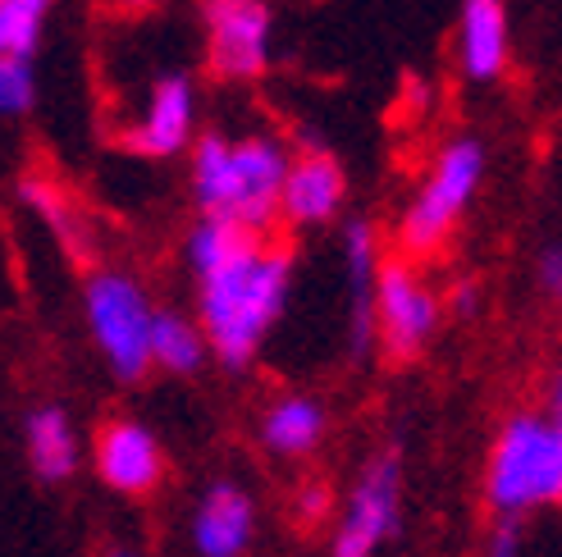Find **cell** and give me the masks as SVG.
Masks as SVG:
<instances>
[{
    "label": "cell",
    "mask_w": 562,
    "mask_h": 557,
    "mask_svg": "<svg viewBox=\"0 0 562 557\" xmlns=\"http://www.w3.org/2000/svg\"><path fill=\"white\" fill-rule=\"evenodd\" d=\"M183 265L196 288L202 320L220 366L243 371L261 356L293 293V257L270 234L196 215L183 238Z\"/></svg>",
    "instance_id": "1"
},
{
    "label": "cell",
    "mask_w": 562,
    "mask_h": 557,
    "mask_svg": "<svg viewBox=\"0 0 562 557\" xmlns=\"http://www.w3.org/2000/svg\"><path fill=\"white\" fill-rule=\"evenodd\" d=\"M485 508L494 516H526L562 508V425L549 407L513 411L485 457Z\"/></svg>",
    "instance_id": "3"
},
{
    "label": "cell",
    "mask_w": 562,
    "mask_h": 557,
    "mask_svg": "<svg viewBox=\"0 0 562 557\" xmlns=\"http://www.w3.org/2000/svg\"><path fill=\"white\" fill-rule=\"evenodd\" d=\"M60 0H0V55H33L46 42V27Z\"/></svg>",
    "instance_id": "19"
},
{
    "label": "cell",
    "mask_w": 562,
    "mask_h": 557,
    "mask_svg": "<svg viewBox=\"0 0 562 557\" xmlns=\"http://www.w3.org/2000/svg\"><path fill=\"white\" fill-rule=\"evenodd\" d=\"M325 439V407L306 394H284L261 411V443L274 457H306L316 453Z\"/></svg>",
    "instance_id": "16"
},
{
    "label": "cell",
    "mask_w": 562,
    "mask_h": 557,
    "mask_svg": "<svg viewBox=\"0 0 562 557\" xmlns=\"http://www.w3.org/2000/svg\"><path fill=\"white\" fill-rule=\"evenodd\" d=\"M92 462H97V476L128 498H143L160 485L165 476V453H160V439L143 425V421H110L101 425L97 443H92Z\"/></svg>",
    "instance_id": "13"
},
{
    "label": "cell",
    "mask_w": 562,
    "mask_h": 557,
    "mask_svg": "<svg viewBox=\"0 0 562 557\" xmlns=\"http://www.w3.org/2000/svg\"><path fill=\"white\" fill-rule=\"evenodd\" d=\"M202 55L220 82H257L274 65L270 0H202Z\"/></svg>",
    "instance_id": "6"
},
{
    "label": "cell",
    "mask_w": 562,
    "mask_h": 557,
    "mask_svg": "<svg viewBox=\"0 0 562 557\" xmlns=\"http://www.w3.org/2000/svg\"><path fill=\"white\" fill-rule=\"evenodd\" d=\"M513 65V19L503 0H458L453 69L471 88H490Z\"/></svg>",
    "instance_id": "11"
},
{
    "label": "cell",
    "mask_w": 562,
    "mask_h": 557,
    "mask_svg": "<svg viewBox=\"0 0 562 557\" xmlns=\"http://www.w3.org/2000/svg\"><path fill=\"white\" fill-rule=\"evenodd\" d=\"M37 110V69L27 55H0V115L23 120Z\"/></svg>",
    "instance_id": "21"
},
{
    "label": "cell",
    "mask_w": 562,
    "mask_h": 557,
    "mask_svg": "<svg viewBox=\"0 0 562 557\" xmlns=\"http://www.w3.org/2000/svg\"><path fill=\"white\" fill-rule=\"evenodd\" d=\"M443 306H448V311H453L458 320H471L475 311H481V284H475V278H458V284L448 288Z\"/></svg>",
    "instance_id": "24"
},
{
    "label": "cell",
    "mask_w": 562,
    "mask_h": 557,
    "mask_svg": "<svg viewBox=\"0 0 562 557\" xmlns=\"http://www.w3.org/2000/svg\"><path fill=\"white\" fill-rule=\"evenodd\" d=\"M115 10H124V14H147V10H156L160 0H110Z\"/></svg>",
    "instance_id": "25"
},
{
    "label": "cell",
    "mask_w": 562,
    "mask_h": 557,
    "mask_svg": "<svg viewBox=\"0 0 562 557\" xmlns=\"http://www.w3.org/2000/svg\"><path fill=\"white\" fill-rule=\"evenodd\" d=\"M215 352L202 320H192L183 311H156V329H151V361L165 375H196Z\"/></svg>",
    "instance_id": "18"
},
{
    "label": "cell",
    "mask_w": 562,
    "mask_h": 557,
    "mask_svg": "<svg viewBox=\"0 0 562 557\" xmlns=\"http://www.w3.org/2000/svg\"><path fill=\"white\" fill-rule=\"evenodd\" d=\"M293 151L279 133H202L188 151V192L196 215L270 234L279 225Z\"/></svg>",
    "instance_id": "2"
},
{
    "label": "cell",
    "mask_w": 562,
    "mask_h": 557,
    "mask_svg": "<svg viewBox=\"0 0 562 557\" xmlns=\"http://www.w3.org/2000/svg\"><path fill=\"white\" fill-rule=\"evenodd\" d=\"M19 197H23L27 211H37V215L46 219L55 238L69 242L74 252H78V247H82V234H78V219H74V211H69V202H65V192H60V187H55L50 179H23V183H19Z\"/></svg>",
    "instance_id": "20"
},
{
    "label": "cell",
    "mask_w": 562,
    "mask_h": 557,
    "mask_svg": "<svg viewBox=\"0 0 562 557\" xmlns=\"http://www.w3.org/2000/svg\"><path fill=\"white\" fill-rule=\"evenodd\" d=\"M348 206V170L329 151L306 147L293 151L289 179H284V202H279V225L293 234L325 229L344 215Z\"/></svg>",
    "instance_id": "10"
},
{
    "label": "cell",
    "mask_w": 562,
    "mask_h": 557,
    "mask_svg": "<svg viewBox=\"0 0 562 557\" xmlns=\"http://www.w3.org/2000/svg\"><path fill=\"white\" fill-rule=\"evenodd\" d=\"M329 512H334V493L325 485H302L297 489V503H293L297 525H321V521H329Z\"/></svg>",
    "instance_id": "23"
},
{
    "label": "cell",
    "mask_w": 562,
    "mask_h": 557,
    "mask_svg": "<svg viewBox=\"0 0 562 557\" xmlns=\"http://www.w3.org/2000/svg\"><path fill=\"white\" fill-rule=\"evenodd\" d=\"M549 411L558 416V425H562V375L549 384Z\"/></svg>",
    "instance_id": "26"
},
{
    "label": "cell",
    "mask_w": 562,
    "mask_h": 557,
    "mask_svg": "<svg viewBox=\"0 0 562 557\" xmlns=\"http://www.w3.org/2000/svg\"><path fill=\"white\" fill-rule=\"evenodd\" d=\"M398 503H403V470L398 457H371L352 480L344 503V521L334 525L329 557H375L380 544L398 531Z\"/></svg>",
    "instance_id": "9"
},
{
    "label": "cell",
    "mask_w": 562,
    "mask_h": 557,
    "mask_svg": "<svg viewBox=\"0 0 562 557\" xmlns=\"http://www.w3.org/2000/svg\"><path fill=\"white\" fill-rule=\"evenodd\" d=\"M339 265H344V288H348V343L361 356L380 343L375 288H380V270H384V242L371 219H348L344 225Z\"/></svg>",
    "instance_id": "12"
},
{
    "label": "cell",
    "mask_w": 562,
    "mask_h": 557,
    "mask_svg": "<svg viewBox=\"0 0 562 557\" xmlns=\"http://www.w3.org/2000/svg\"><path fill=\"white\" fill-rule=\"evenodd\" d=\"M443 316V297L430 288V278L416 270V257L384 261L380 288H375V325L380 348L393 361H416L435 339Z\"/></svg>",
    "instance_id": "8"
},
{
    "label": "cell",
    "mask_w": 562,
    "mask_h": 557,
    "mask_svg": "<svg viewBox=\"0 0 562 557\" xmlns=\"http://www.w3.org/2000/svg\"><path fill=\"white\" fill-rule=\"evenodd\" d=\"M192 553L196 557H243L257 539V503L234 480H215L192 508Z\"/></svg>",
    "instance_id": "14"
},
{
    "label": "cell",
    "mask_w": 562,
    "mask_h": 557,
    "mask_svg": "<svg viewBox=\"0 0 562 557\" xmlns=\"http://www.w3.org/2000/svg\"><path fill=\"white\" fill-rule=\"evenodd\" d=\"M23 453H27V466H33L37 480H46V485L74 480V470L82 462V448H78V430L65 416V407H33L27 411Z\"/></svg>",
    "instance_id": "15"
},
{
    "label": "cell",
    "mask_w": 562,
    "mask_h": 557,
    "mask_svg": "<svg viewBox=\"0 0 562 557\" xmlns=\"http://www.w3.org/2000/svg\"><path fill=\"white\" fill-rule=\"evenodd\" d=\"M110 557H133V553H110Z\"/></svg>",
    "instance_id": "27"
},
{
    "label": "cell",
    "mask_w": 562,
    "mask_h": 557,
    "mask_svg": "<svg viewBox=\"0 0 562 557\" xmlns=\"http://www.w3.org/2000/svg\"><path fill=\"white\" fill-rule=\"evenodd\" d=\"M562 508L526 512V516H494L485 535V557H562Z\"/></svg>",
    "instance_id": "17"
},
{
    "label": "cell",
    "mask_w": 562,
    "mask_h": 557,
    "mask_svg": "<svg viewBox=\"0 0 562 557\" xmlns=\"http://www.w3.org/2000/svg\"><path fill=\"white\" fill-rule=\"evenodd\" d=\"M490 170V151L481 137L458 133L430 156V164L412 183L407 202L393 219V238H398L403 257H435L448 238L458 234L467 211L481 197V183Z\"/></svg>",
    "instance_id": "4"
},
{
    "label": "cell",
    "mask_w": 562,
    "mask_h": 557,
    "mask_svg": "<svg viewBox=\"0 0 562 557\" xmlns=\"http://www.w3.org/2000/svg\"><path fill=\"white\" fill-rule=\"evenodd\" d=\"M536 284H540V293L549 302L562 306V238L540 247V257H536Z\"/></svg>",
    "instance_id": "22"
},
{
    "label": "cell",
    "mask_w": 562,
    "mask_h": 557,
    "mask_svg": "<svg viewBox=\"0 0 562 557\" xmlns=\"http://www.w3.org/2000/svg\"><path fill=\"white\" fill-rule=\"evenodd\" d=\"M156 311L160 306L128 270H92L88 274V284H82V320H88L92 343L115 379L137 384L156 366L151 361Z\"/></svg>",
    "instance_id": "5"
},
{
    "label": "cell",
    "mask_w": 562,
    "mask_h": 557,
    "mask_svg": "<svg viewBox=\"0 0 562 557\" xmlns=\"http://www.w3.org/2000/svg\"><path fill=\"white\" fill-rule=\"evenodd\" d=\"M196 124H202V92H196V82L183 69H170V73H156L147 82V92L137 96L120 143L143 160H175V156H188L192 143L202 137Z\"/></svg>",
    "instance_id": "7"
}]
</instances>
